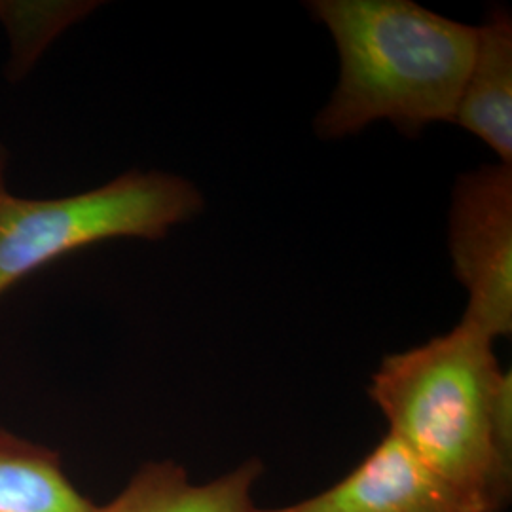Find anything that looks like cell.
<instances>
[{
  "label": "cell",
  "mask_w": 512,
  "mask_h": 512,
  "mask_svg": "<svg viewBox=\"0 0 512 512\" xmlns=\"http://www.w3.org/2000/svg\"><path fill=\"white\" fill-rule=\"evenodd\" d=\"M368 397L389 435L458 494L471 512H501L512 490V376L494 338L465 321L418 348L389 355Z\"/></svg>",
  "instance_id": "6da1fadb"
},
{
  "label": "cell",
  "mask_w": 512,
  "mask_h": 512,
  "mask_svg": "<svg viewBox=\"0 0 512 512\" xmlns=\"http://www.w3.org/2000/svg\"><path fill=\"white\" fill-rule=\"evenodd\" d=\"M340 57V78L315 129L340 139L389 120L414 137L452 122L476 46V27L408 0H315Z\"/></svg>",
  "instance_id": "7a4b0ae2"
},
{
  "label": "cell",
  "mask_w": 512,
  "mask_h": 512,
  "mask_svg": "<svg viewBox=\"0 0 512 512\" xmlns=\"http://www.w3.org/2000/svg\"><path fill=\"white\" fill-rule=\"evenodd\" d=\"M0 145V298L25 277L110 239H162L203 209L202 192L183 177L129 171L82 194L35 200L6 186Z\"/></svg>",
  "instance_id": "3957f363"
},
{
  "label": "cell",
  "mask_w": 512,
  "mask_h": 512,
  "mask_svg": "<svg viewBox=\"0 0 512 512\" xmlns=\"http://www.w3.org/2000/svg\"><path fill=\"white\" fill-rule=\"evenodd\" d=\"M450 253L469 291L461 321L492 338L512 330V165L480 167L458 179Z\"/></svg>",
  "instance_id": "277c9868"
},
{
  "label": "cell",
  "mask_w": 512,
  "mask_h": 512,
  "mask_svg": "<svg viewBox=\"0 0 512 512\" xmlns=\"http://www.w3.org/2000/svg\"><path fill=\"white\" fill-rule=\"evenodd\" d=\"M256 512H471L412 450L387 433L346 478L323 494Z\"/></svg>",
  "instance_id": "5b68a950"
},
{
  "label": "cell",
  "mask_w": 512,
  "mask_h": 512,
  "mask_svg": "<svg viewBox=\"0 0 512 512\" xmlns=\"http://www.w3.org/2000/svg\"><path fill=\"white\" fill-rule=\"evenodd\" d=\"M454 124L512 165V19L494 10L476 27V46L459 95Z\"/></svg>",
  "instance_id": "8992f818"
},
{
  "label": "cell",
  "mask_w": 512,
  "mask_h": 512,
  "mask_svg": "<svg viewBox=\"0 0 512 512\" xmlns=\"http://www.w3.org/2000/svg\"><path fill=\"white\" fill-rule=\"evenodd\" d=\"M262 469L251 459L215 480L194 484L173 461L147 463L120 494L93 512H256L253 488Z\"/></svg>",
  "instance_id": "52a82bcc"
},
{
  "label": "cell",
  "mask_w": 512,
  "mask_h": 512,
  "mask_svg": "<svg viewBox=\"0 0 512 512\" xmlns=\"http://www.w3.org/2000/svg\"><path fill=\"white\" fill-rule=\"evenodd\" d=\"M54 450L0 429V512H93Z\"/></svg>",
  "instance_id": "ba28073f"
}]
</instances>
